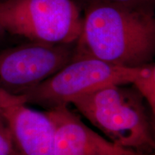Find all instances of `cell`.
<instances>
[{
    "label": "cell",
    "instance_id": "obj_7",
    "mask_svg": "<svg viewBox=\"0 0 155 155\" xmlns=\"http://www.w3.org/2000/svg\"><path fill=\"white\" fill-rule=\"evenodd\" d=\"M45 112L53 125L55 155H154L140 154L115 144L89 128L68 106Z\"/></svg>",
    "mask_w": 155,
    "mask_h": 155
},
{
    "label": "cell",
    "instance_id": "obj_12",
    "mask_svg": "<svg viewBox=\"0 0 155 155\" xmlns=\"http://www.w3.org/2000/svg\"><path fill=\"white\" fill-rule=\"evenodd\" d=\"M5 33L6 32H5V30H3L2 28L1 27V25H0V38H1L2 37Z\"/></svg>",
    "mask_w": 155,
    "mask_h": 155
},
{
    "label": "cell",
    "instance_id": "obj_5",
    "mask_svg": "<svg viewBox=\"0 0 155 155\" xmlns=\"http://www.w3.org/2000/svg\"><path fill=\"white\" fill-rule=\"evenodd\" d=\"M75 43L30 41L0 52V88L15 96L28 92L72 61Z\"/></svg>",
    "mask_w": 155,
    "mask_h": 155
},
{
    "label": "cell",
    "instance_id": "obj_8",
    "mask_svg": "<svg viewBox=\"0 0 155 155\" xmlns=\"http://www.w3.org/2000/svg\"><path fill=\"white\" fill-rule=\"evenodd\" d=\"M131 85L142 96L155 116V65L154 63L145 65Z\"/></svg>",
    "mask_w": 155,
    "mask_h": 155
},
{
    "label": "cell",
    "instance_id": "obj_4",
    "mask_svg": "<svg viewBox=\"0 0 155 155\" xmlns=\"http://www.w3.org/2000/svg\"><path fill=\"white\" fill-rule=\"evenodd\" d=\"M0 25L6 33L30 41L75 43L83 18L73 0H5L0 3Z\"/></svg>",
    "mask_w": 155,
    "mask_h": 155
},
{
    "label": "cell",
    "instance_id": "obj_10",
    "mask_svg": "<svg viewBox=\"0 0 155 155\" xmlns=\"http://www.w3.org/2000/svg\"><path fill=\"white\" fill-rule=\"evenodd\" d=\"M0 155H18L7 129H0Z\"/></svg>",
    "mask_w": 155,
    "mask_h": 155
},
{
    "label": "cell",
    "instance_id": "obj_9",
    "mask_svg": "<svg viewBox=\"0 0 155 155\" xmlns=\"http://www.w3.org/2000/svg\"><path fill=\"white\" fill-rule=\"evenodd\" d=\"M155 0H86L87 5L91 4H108L128 7H152Z\"/></svg>",
    "mask_w": 155,
    "mask_h": 155
},
{
    "label": "cell",
    "instance_id": "obj_13",
    "mask_svg": "<svg viewBox=\"0 0 155 155\" xmlns=\"http://www.w3.org/2000/svg\"><path fill=\"white\" fill-rule=\"evenodd\" d=\"M5 0H0V3H2V2H5Z\"/></svg>",
    "mask_w": 155,
    "mask_h": 155
},
{
    "label": "cell",
    "instance_id": "obj_1",
    "mask_svg": "<svg viewBox=\"0 0 155 155\" xmlns=\"http://www.w3.org/2000/svg\"><path fill=\"white\" fill-rule=\"evenodd\" d=\"M152 7L91 4L86 6L73 58L91 57L125 68L154 63Z\"/></svg>",
    "mask_w": 155,
    "mask_h": 155
},
{
    "label": "cell",
    "instance_id": "obj_2",
    "mask_svg": "<svg viewBox=\"0 0 155 155\" xmlns=\"http://www.w3.org/2000/svg\"><path fill=\"white\" fill-rule=\"evenodd\" d=\"M70 104L111 142L140 154H154V116L132 85H110Z\"/></svg>",
    "mask_w": 155,
    "mask_h": 155
},
{
    "label": "cell",
    "instance_id": "obj_3",
    "mask_svg": "<svg viewBox=\"0 0 155 155\" xmlns=\"http://www.w3.org/2000/svg\"><path fill=\"white\" fill-rule=\"evenodd\" d=\"M144 68H125L91 57L73 58L52 76L25 94L23 103L45 110L68 106L73 99L110 85L131 84Z\"/></svg>",
    "mask_w": 155,
    "mask_h": 155
},
{
    "label": "cell",
    "instance_id": "obj_6",
    "mask_svg": "<svg viewBox=\"0 0 155 155\" xmlns=\"http://www.w3.org/2000/svg\"><path fill=\"white\" fill-rule=\"evenodd\" d=\"M0 115L18 155H55L54 128L45 111L28 107L0 88Z\"/></svg>",
    "mask_w": 155,
    "mask_h": 155
},
{
    "label": "cell",
    "instance_id": "obj_11",
    "mask_svg": "<svg viewBox=\"0 0 155 155\" xmlns=\"http://www.w3.org/2000/svg\"><path fill=\"white\" fill-rule=\"evenodd\" d=\"M0 129H7V127H6L5 125V121H4V120L2 119V117L1 115H0ZM8 130V129H7Z\"/></svg>",
    "mask_w": 155,
    "mask_h": 155
}]
</instances>
